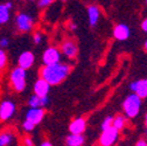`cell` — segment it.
I'll return each mask as SVG.
<instances>
[{
	"instance_id": "cell-27",
	"label": "cell",
	"mask_w": 147,
	"mask_h": 146,
	"mask_svg": "<svg viewBox=\"0 0 147 146\" xmlns=\"http://www.w3.org/2000/svg\"><path fill=\"white\" fill-rule=\"evenodd\" d=\"M22 144H24V146H34V140L30 137H25Z\"/></svg>"
},
{
	"instance_id": "cell-7",
	"label": "cell",
	"mask_w": 147,
	"mask_h": 146,
	"mask_svg": "<svg viewBox=\"0 0 147 146\" xmlns=\"http://www.w3.org/2000/svg\"><path fill=\"white\" fill-rule=\"evenodd\" d=\"M15 104L14 102L9 101V99H5L0 103V120L3 122H6V120H9L14 114H15Z\"/></svg>"
},
{
	"instance_id": "cell-20",
	"label": "cell",
	"mask_w": 147,
	"mask_h": 146,
	"mask_svg": "<svg viewBox=\"0 0 147 146\" xmlns=\"http://www.w3.org/2000/svg\"><path fill=\"white\" fill-rule=\"evenodd\" d=\"M112 126L115 127V129H117L118 131L124 129L125 126V118L123 116H117L113 118V122H112Z\"/></svg>"
},
{
	"instance_id": "cell-31",
	"label": "cell",
	"mask_w": 147,
	"mask_h": 146,
	"mask_svg": "<svg viewBox=\"0 0 147 146\" xmlns=\"http://www.w3.org/2000/svg\"><path fill=\"white\" fill-rule=\"evenodd\" d=\"M69 27H70L71 30H76V29H77V25H76L75 22H70V24H69Z\"/></svg>"
},
{
	"instance_id": "cell-17",
	"label": "cell",
	"mask_w": 147,
	"mask_h": 146,
	"mask_svg": "<svg viewBox=\"0 0 147 146\" xmlns=\"http://www.w3.org/2000/svg\"><path fill=\"white\" fill-rule=\"evenodd\" d=\"M99 15H100L99 8L96 5H90L88 7V18H89V24L91 27H95L97 25Z\"/></svg>"
},
{
	"instance_id": "cell-13",
	"label": "cell",
	"mask_w": 147,
	"mask_h": 146,
	"mask_svg": "<svg viewBox=\"0 0 147 146\" xmlns=\"http://www.w3.org/2000/svg\"><path fill=\"white\" fill-rule=\"evenodd\" d=\"M12 8H13V3L11 1L0 4V26L6 25L9 21Z\"/></svg>"
},
{
	"instance_id": "cell-5",
	"label": "cell",
	"mask_w": 147,
	"mask_h": 146,
	"mask_svg": "<svg viewBox=\"0 0 147 146\" xmlns=\"http://www.w3.org/2000/svg\"><path fill=\"white\" fill-rule=\"evenodd\" d=\"M118 136H119V131L115 129L113 126L109 127L106 130H103L99 137V145L100 146H113L118 139Z\"/></svg>"
},
{
	"instance_id": "cell-24",
	"label": "cell",
	"mask_w": 147,
	"mask_h": 146,
	"mask_svg": "<svg viewBox=\"0 0 147 146\" xmlns=\"http://www.w3.org/2000/svg\"><path fill=\"white\" fill-rule=\"evenodd\" d=\"M43 41V34L41 32H35L33 35V42L35 45H40Z\"/></svg>"
},
{
	"instance_id": "cell-1",
	"label": "cell",
	"mask_w": 147,
	"mask_h": 146,
	"mask_svg": "<svg viewBox=\"0 0 147 146\" xmlns=\"http://www.w3.org/2000/svg\"><path fill=\"white\" fill-rule=\"evenodd\" d=\"M70 70V66L57 62L54 64L43 66L40 70V76L50 85H59L69 76Z\"/></svg>"
},
{
	"instance_id": "cell-30",
	"label": "cell",
	"mask_w": 147,
	"mask_h": 146,
	"mask_svg": "<svg viewBox=\"0 0 147 146\" xmlns=\"http://www.w3.org/2000/svg\"><path fill=\"white\" fill-rule=\"evenodd\" d=\"M39 146H53V144H51L49 140H45V141H42Z\"/></svg>"
},
{
	"instance_id": "cell-26",
	"label": "cell",
	"mask_w": 147,
	"mask_h": 146,
	"mask_svg": "<svg viewBox=\"0 0 147 146\" xmlns=\"http://www.w3.org/2000/svg\"><path fill=\"white\" fill-rule=\"evenodd\" d=\"M53 3H54V0H39L38 5H39V7L45 8V7H48L49 5H51Z\"/></svg>"
},
{
	"instance_id": "cell-11",
	"label": "cell",
	"mask_w": 147,
	"mask_h": 146,
	"mask_svg": "<svg viewBox=\"0 0 147 146\" xmlns=\"http://www.w3.org/2000/svg\"><path fill=\"white\" fill-rule=\"evenodd\" d=\"M85 129H86V122L82 117L75 118L69 124V132L74 135H82L85 131Z\"/></svg>"
},
{
	"instance_id": "cell-3",
	"label": "cell",
	"mask_w": 147,
	"mask_h": 146,
	"mask_svg": "<svg viewBox=\"0 0 147 146\" xmlns=\"http://www.w3.org/2000/svg\"><path fill=\"white\" fill-rule=\"evenodd\" d=\"M141 105V98L137 94H131L126 97V99L123 103L124 111L128 118H133L138 115Z\"/></svg>"
},
{
	"instance_id": "cell-28",
	"label": "cell",
	"mask_w": 147,
	"mask_h": 146,
	"mask_svg": "<svg viewBox=\"0 0 147 146\" xmlns=\"http://www.w3.org/2000/svg\"><path fill=\"white\" fill-rule=\"evenodd\" d=\"M141 28H142L144 32L147 33V19H145V20L142 21V24H141Z\"/></svg>"
},
{
	"instance_id": "cell-9",
	"label": "cell",
	"mask_w": 147,
	"mask_h": 146,
	"mask_svg": "<svg viewBox=\"0 0 147 146\" xmlns=\"http://www.w3.org/2000/svg\"><path fill=\"white\" fill-rule=\"evenodd\" d=\"M61 53L63 54V55L69 59V60H74L76 56H77V53H78V48L76 46V43L71 41V40H67L62 43L61 46Z\"/></svg>"
},
{
	"instance_id": "cell-12",
	"label": "cell",
	"mask_w": 147,
	"mask_h": 146,
	"mask_svg": "<svg viewBox=\"0 0 147 146\" xmlns=\"http://www.w3.org/2000/svg\"><path fill=\"white\" fill-rule=\"evenodd\" d=\"M50 84L45 81L43 78H39L34 83V94L38 95L40 97H43V96H48V94L50 93Z\"/></svg>"
},
{
	"instance_id": "cell-6",
	"label": "cell",
	"mask_w": 147,
	"mask_h": 146,
	"mask_svg": "<svg viewBox=\"0 0 147 146\" xmlns=\"http://www.w3.org/2000/svg\"><path fill=\"white\" fill-rule=\"evenodd\" d=\"M42 62L45 66L61 62V50L56 47H49L42 54Z\"/></svg>"
},
{
	"instance_id": "cell-36",
	"label": "cell",
	"mask_w": 147,
	"mask_h": 146,
	"mask_svg": "<svg viewBox=\"0 0 147 146\" xmlns=\"http://www.w3.org/2000/svg\"><path fill=\"white\" fill-rule=\"evenodd\" d=\"M21 1H24V0H21Z\"/></svg>"
},
{
	"instance_id": "cell-25",
	"label": "cell",
	"mask_w": 147,
	"mask_h": 146,
	"mask_svg": "<svg viewBox=\"0 0 147 146\" xmlns=\"http://www.w3.org/2000/svg\"><path fill=\"white\" fill-rule=\"evenodd\" d=\"M9 46V39L6 38V36H3L0 38V48L1 49H6Z\"/></svg>"
},
{
	"instance_id": "cell-37",
	"label": "cell",
	"mask_w": 147,
	"mask_h": 146,
	"mask_svg": "<svg viewBox=\"0 0 147 146\" xmlns=\"http://www.w3.org/2000/svg\"><path fill=\"white\" fill-rule=\"evenodd\" d=\"M146 3H147V0H146Z\"/></svg>"
},
{
	"instance_id": "cell-4",
	"label": "cell",
	"mask_w": 147,
	"mask_h": 146,
	"mask_svg": "<svg viewBox=\"0 0 147 146\" xmlns=\"http://www.w3.org/2000/svg\"><path fill=\"white\" fill-rule=\"evenodd\" d=\"M15 27L21 33H28L34 27V19L27 13H19L15 16Z\"/></svg>"
},
{
	"instance_id": "cell-19",
	"label": "cell",
	"mask_w": 147,
	"mask_h": 146,
	"mask_svg": "<svg viewBox=\"0 0 147 146\" xmlns=\"http://www.w3.org/2000/svg\"><path fill=\"white\" fill-rule=\"evenodd\" d=\"M14 139V135L11 131H4L0 133V146H9Z\"/></svg>"
},
{
	"instance_id": "cell-21",
	"label": "cell",
	"mask_w": 147,
	"mask_h": 146,
	"mask_svg": "<svg viewBox=\"0 0 147 146\" xmlns=\"http://www.w3.org/2000/svg\"><path fill=\"white\" fill-rule=\"evenodd\" d=\"M6 64H7V54L4 49L0 48V70L5 69Z\"/></svg>"
},
{
	"instance_id": "cell-10",
	"label": "cell",
	"mask_w": 147,
	"mask_h": 146,
	"mask_svg": "<svg viewBox=\"0 0 147 146\" xmlns=\"http://www.w3.org/2000/svg\"><path fill=\"white\" fill-rule=\"evenodd\" d=\"M35 62V56H34V54L29 50H26L24 53H21L19 57H18V66L24 68V69H30L33 67Z\"/></svg>"
},
{
	"instance_id": "cell-23",
	"label": "cell",
	"mask_w": 147,
	"mask_h": 146,
	"mask_svg": "<svg viewBox=\"0 0 147 146\" xmlns=\"http://www.w3.org/2000/svg\"><path fill=\"white\" fill-rule=\"evenodd\" d=\"M35 126L36 125H34L33 123H30V122H28V120H24L22 122V129H24V131H26V132H32L34 129H35Z\"/></svg>"
},
{
	"instance_id": "cell-35",
	"label": "cell",
	"mask_w": 147,
	"mask_h": 146,
	"mask_svg": "<svg viewBox=\"0 0 147 146\" xmlns=\"http://www.w3.org/2000/svg\"><path fill=\"white\" fill-rule=\"evenodd\" d=\"M146 84H147V80H146Z\"/></svg>"
},
{
	"instance_id": "cell-33",
	"label": "cell",
	"mask_w": 147,
	"mask_h": 146,
	"mask_svg": "<svg viewBox=\"0 0 147 146\" xmlns=\"http://www.w3.org/2000/svg\"><path fill=\"white\" fill-rule=\"evenodd\" d=\"M145 123H146V126H147V115H146V118H145Z\"/></svg>"
},
{
	"instance_id": "cell-18",
	"label": "cell",
	"mask_w": 147,
	"mask_h": 146,
	"mask_svg": "<svg viewBox=\"0 0 147 146\" xmlns=\"http://www.w3.org/2000/svg\"><path fill=\"white\" fill-rule=\"evenodd\" d=\"M85 143V137L83 135H74L70 133L65 137L67 146H83Z\"/></svg>"
},
{
	"instance_id": "cell-22",
	"label": "cell",
	"mask_w": 147,
	"mask_h": 146,
	"mask_svg": "<svg viewBox=\"0 0 147 146\" xmlns=\"http://www.w3.org/2000/svg\"><path fill=\"white\" fill-rule=\"evenodd\" d=\"M112 122H113V117L112 116H107L102 123V131L109 129V127H111L112 126Z\"/></svg>"
},
{
	"instance_id": "cell-16",
	"label": "cell",
	"mask_w": 147,
	"mask_h": 146,
	"mask_svg": "<svg viewBox=\"0 0 147 146\" xmlns=\"http://www.w3.org/2000/svg\"><path fill=\"white\" fill-rule=\"evenodd\" d=\"M113 36L119 41H124L130 36V28L124 24H119L113 29Z\"/></svg>"
},
{
	"instance_id": "cell-8",
	"label": "cell",
	"mask_w": 147,
	"mask_h": 146,
	"mask_svg": "<svg viewBox=\"0 0 147 146\" xmlns=\"http://www.w3.org/2000/svg\"><path fill=\"white\" fill-rule=\"evenodd\" d=\"M43 118H45V109L43 107H29L26 112V116H25V119L33 123L34 125H39Z\"/></svg>"
},
{
	"instance_id": "cell-14",
	"label": "cell",
	"mask_w": 147,
	"mask_h": 146,
	"mask_svg": "<svg viewBox=\"0 0 147 146\" xmlns=\"http://www.w3.org/2000/svg\"><path fill=\"white\" fill-rule=\"evenodd\" d=\"M50 103V99L48 96H43V97H40L38 95L33 94L29 98H28V105L30 107H46L48 106Z\"/></svg>"
},
{
	"instance_id": "cell-32",
	"label": "cell",
	"mask_w": 147,
	"mask_h": 146,
	"mask_svg": "<svg viewBox=\"0 0 147 146\" xmlns=\"http://www.w3.org/2000/svg\"><path fill=\"white\" fill-rule=\"evenodd\" d=\"M145 50H146V51H147V41H146V42H145Z\"/></svg>"
},
{
	"instance_id": "cell-15",
	"label": "cell",
	"mask_w": 147,
	"mask_h": 146,
	"mask_svg": "<svg viewBox=\"0 0 147 146\" xmlns=\"http://www.w3.org/2000/svg\"><path fill=\"white\" fill-rule=\"evenodd\" d=\"M130 89L134 91V94H137L140 98L147 97V84L146 81H136L130 84Z\"/></svg>"
},
{
	"instance_id": "cell-2",
	"label": "cell",
	"mask_w": 147,
	"mask_h": 146,
	"mask_svg": "<svg viewBox=\"0 0 147 146\" xmlns=\"http://www.w3.org/2000/svg\"><path fill=\"white\" fill-rule=\"evenodd\" d=\"M26 78H27V72L26 69L21 68V67H15L9 74V81L11 84L14 89V91L16 93H22L26 89Z\"/></svg>"
},
{
	"instance_id": "cell-34",
	"label": "cell",
	"mask_w": 147,
	"mask_h": 146,
	"mask_svg": "<svg viewBox=\"0 0 147 146\" xmlns=\"http://www.w3.org/2000/svg\"><path fill=\"white\" fill-rule=\"evenodd\" d=\"M62 1H67V0H62Z\"/></svg>"
},
{
	"instance_id": "cell-29",
	"label": "cell",
	"mask_w": 147,
	"mask_h": 146,
	"mask_svg": "<svg viewBox=\"0 0 147 146\" xmlns=\"http://www.w3.org/2000/svg\"><path fill=\"white\" fill-rule=\"evenodd\" d=\"M136 146H147V141L141 139V140H139V141L137 143V145H136Z\"/></svg>"
}]
</instances>
